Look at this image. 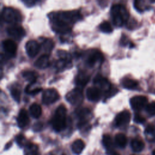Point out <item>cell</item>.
Wrapping results in <instances>:
<instances>
[{"instance_id":"836d02e7","label":"cell","mask_w":155,"mask_h":155,"mask_svg":"<svg viewBox=\"0 0 155 155\" xmlns=\"http://www.w3.org/2000/svg\"><path fill=\"white\" fill-rule=\"evenodd\" d=\"M134 121L137 124H143L145 122V119L140 114L136 113L134 116Z\"/></svg>"},{"instance_id":"52a82bcc","label":"cell","mask_w":155,"mask_h":155,"mask_svg":"<svg viewBox=\"0 0 155 155\" xmlns=\"http://www.w3.org/2000/svg\"><path fill=\"white\" fill-rule=\"evenodd\" d=\"M59 94L54 88H50L45 89L42 93V102L45 105H48L55 102L59 98Z\"/></svg>"},{"instance_id":"6da1fadb","label":"cell","mask_w":155,"mask_h":155,"mask_svg":"<svg viewBox=\"0 0 155 155\" xmlns=\"http://www.w3.org/2000/svg\"><path fill=\"white\" fill-rule=\"evenodd\" d=\"M48 16L53 30L62 34L70 31L72 25L81 18L78 10L53 12Z\"/></svg>"},{"instance_id":"5b68a950","label":"cell","mask_w":155,"mask_h":155,"mask_svg":"<svg viewBox=\"0 0 155 155\" xmlns=\"http://www.w3.org/2000/svg\"><path fill=\"white\" fill-rule=\"evenodd\" d=\"M65 99L71 105H79L81 104L84 100L82 89L79 87L73 89L66 94Z\"/></svg>"},{"instance_id":"f546056e","label":"cell","mask_w":155,"mask_h":155,"mask_svg":"<svg viewBox=\"0 0 155 155\" xmlns=\"http://www.w3.org/2000/svg\"><path fill=\"white\" fill-rule=\"evenodd\" d=\"M57 53L60 59H64V60H65L67 61L71 62V55L67 51H65L64 50H59L57 51Z\"/></svg>"},{"instance_id":"d6986e66","label":"cell","mask_w":155,"mask_h":155,"mask_svg":"<svg viewBox=\"0 0 155 155\" xmlns=\"http://www.w3.org/2000/svg\"><path fill=\"white\" fill-rule=\"evenodd\" d=\"M22 77L30 84L35 83L38 78L36 72L32 70H25L22 73Z\"/></svg>"},{"instance_id":"30bf717a","label":"cell","mask_w":155,"mask_h":155,"mask_svg":"<svg viewBox=\"0 0 155 155\" xmlns=\"http://www.w3.org/2000/svg\"><path fill=\"white\" fill-rule=\"evenodd\" d=\"M93 83L96 85V87L98 88L101 91H104L105 93L108 91L112 86L107 78L100 74H97L94 77Z\"/></svg>"},{"instance_id":"9c48e42d","label":"cell","mask_w":155,"mask_h":155,"mask_svg":"<svg viewBox=\"0 0 155 155\" xmlns=\"http://www.w3.org/2000/svg\"><path fill=\"white\" fill-rule=\"evenodd\" d=\"M7 34L16 40L21 39L25 35L24 28L19 25H13L7 28Z\"/></svg>"},{"instance_id":"d6a6232c","label":"cell","mask_w":155,"mask_h":155,"mask_svg":"<svg viewBox=\"0 0 155 155\" xmlns=\"http://www.w3.org/2000/svg\"><path fill=\"white\" fill-rule=\"evenodd\" d=\"M27 150H28L27 155H36L37 147L32 143H29L27 146Z\"/></svg>"},{"instance_id":"8d00e7d4","label":"cell","mask_w":155,"mask_h":155,"mask_svg":"<svg viewBox=\"0 0 155 155\" xmlns=\"http://www.w3.org/2000/svg\"><path fill=\"white\" fill-rule=\"evenodd\" d=\"M42 127V124L41 122H37L34 125H33V129L35 130H36V131H38L39 130L41 129Z\"/></svg>"},{"instance_id":"d590c367","label":"cell","mask_w":155,"mask_h":155,"mask_svg":"<svg viewBox=\"0 0 155 155\" xmlns=\"http://www.w3.org/2000/svg\"><path fill=\"white\" fill-rule=\"evenodd\" d=\"M16 141L19 145L22 146L25 142V137L22 134H18L16 137Z\"/></svg>"},{"instance_id":"4316f807","label":"cell","mask_w":155,"mask_h":155,"mask_svg":"<svg viewBox=\"0 0 155 155\" xmlns=\"http://www.w3.org/2000/svg\"><path fill=\"white\" fill-rule=\"evenodd\" d=\"M102 144L107 151L113 150V143L111 136L109 134H104L102 137Z\"/></svg>"},{"instance_id":"8fae6325","label":"cell","mask_w":155,"mask_h":155,"mask_svg":"<svg viewBox=\"0 0 155 155\" xmlns=\"http://www.w3.org/2000/svg\"><path fill=\"white\" fill-rule=\"evenodd\" d=\"M131 114L128 110L119 113L114 118V124L116 127H122L127 125L130 120Z\"/></svg>"},{"instance_id":"d4e9b609","label":"cell","mask_w":155,"mask_h":155,"mask_svg":"<svg viewBox=\"0 0 155 155\" xmlns=\"http://www.w3.org/2000/svg\"><path fill=\"white\" fill-rule=\"evenodd\" d=\"M42 47L46 53H50L54 46V41L50 38H45L42 42Z\"/></svg>"},{"instance_id":"e0dca14e","label":"cell","mask_w":155,"mask_h":155,"mask_svg":"<svg viewBox=\"0 0 155 155\" xmlns=\"http://www.w3.org/2000/svg\"><path fill=\"white\" fill-rule=\"evenodd\" d=\"M90 80V76L85 73L79 72L75 78L74 82L77 85V87L83 88L86 85Z\"/></svg>"},{"instance_id":"3957f363","label":"cell","mask_w":155,"mask_h":155,"mask_svg":"<svg viewBox=\"0 0 155 155\" xmlns=\"http://www.w3.org/2000/svg\"><path fill=\"white\" fill-rule=\"evenodd\" d=\"M111 16L113 24L117 27L122 26L129 18L127 8L119 4H113L111 7Z\"/></svg>"},{"instance_id":"ac0fdd59","label":"cell","mask_w":155,"mask_h":155,"mask_svg":"<svg viewBox=\"0 0 155 155\" xmlns=\"http://www.w3.org/2000/svg\"><path fill=\"white\" fill-rule=\"evenodd\" d=\"M34 65L38 68L44 69L49 65V58L47 54L40 56L34 62Z\"/></svg>"},{"instance_id":"2e32d148","label":"cell","mask_w":155,"mask_h":155,"mask_svg":"<svg viewBox=\"0 0 155 155\" xmlns=\"http://www.w3.org/2000/svg\"><path fill=\"white\" fill-rule=\"evenodd\" d=\"M16 121L18 127L20 128H24L28 125L30 119L25 109L21 108L16 118Z\"/></svg>"},{"instance_id":"5bb4252c","label":"cell","mask_w":155,"mask_h":155,"mask_svg":"<svg viewBox=\"0 0 155 155\" xmlns=\"http://www.w3.org/2000/svg\"><path fill=\"white\" fill-rule=\"evenodd\" d=\"M2 47L5 52L10 56H13L17 50V45L12 39H5L2 42Z\"/></svg>"},{"instance_id":"4dcf8cb0","label":"cell","mask_w":155,"mask_h":155,"mask_svg":"<svg viewBox=\"0 0 155 155\" xmlns=\"http://www.w3.org/2000/svg\"><path fill=\"white\" fill-rule=\"evenodd\" d=\"M145 110L150 116H155V102L148 104L145 107Z\"/></svg>"},{"instance_id":"7402d4cb","label":"cell","mask_w":155,"mask_h":155,"mask_svg":"<svg viewBox=\"0 0 155 155\" xmlns=\"http://www.w3.org/2000/svg\"><path fill=\"white\" fill-rule=\"evenodd\" d=\"M29 112L33 117L36 119L39 117L41 115L42 109L39 104L36 103H33L30 106Z\"/></svg>"},{"instance_id":"cb8c5ba5","label":"cell","mask_w":155,"mask_h":155,"mask_svg":"<svg viewBox=\"0 0 155 155\" xmlns=\"http://www.w3.org/2000/svg\"><path fill=\"white\" fill-rule=\"evenodd\" d=\"M115 142L120 148H124L127 143V138L126 136L122 133H117L114 137Z\"/></svg>"},{"instance_id":"44dd1931","label":"cell","mask_w":155,"mask_h":155,"mask_svg":"<svg viewBox=\"0 0 155 155\" xmlns=\"http://www.w3.org/2000/svg\"><path fill=\"white\" fill-rule=\"evenodd\" d=\"M122 86L127 89L134 90L136 89L139 85V83L137 81L132 79L130 78H124L122 80Z\"/></svg>"},{"instance_id":"277c9868","label":"cell","mask_w":155,"mask_h":155,"mask_svg":"<svg viewBox=\"0 0 155 155\" xmlns=\"http://www.w3.org/2000/svg\"><path fill=\"white\" fill-rule=\"evenodd\" d=\"M1 16L4 21L10 24H15L21 21V15L19 12L12 7H4Z\"/></svg>"},{"instance_id":"484cf974","label":"cell","mask_w":155,"mask_h":155,"mask_svg":"<svg viewBox=\"0 0 155 155\" xmlns=\"http://www.w3.org/2000/svg\"><path fill=\"white\" fill-rule=\"evenodd\" d=\"M10 94L13 99L17 102L20 101L21 97V89L19 86H16V85L12 86L10 88Z\"/></svg>"},{"instance_id":"8992f818","label":"cell","mask_w":155,"mask_h":155,"mask_svg":"<svg viewBox=\"0 0 155 155\" xmlns=\"http://www.w3.org/2000/svg\"><path fill=\"white\" fill-rule=\"evenodd\" d=\"M104 59V55L101 51L97 49L92 50L86 58V63L88 66L93 67L97 64H101Z\"/></svg>"},{"instance_id":"1f68e13d","label":"cell","mask_w":155,"mask_h":155,"mask_svg":"<svg viewBox=\"0 0 155 155\" xmlns=\"http://www.w3.org/2000/svg\"><path fill=\"white\" fill-rule=\"evenodd\" d=\"M145 133L151 137H155V127L151 124L148 125L145 130Z\"/></svg>"},{"instance_id":"83f0119b","label":"cell","mask_w":155,"mask_h":155,"mask_svg":"<svg viewBox=\"0 0 155 155\" xmlns=\"http://www.w3.org/2000/svg\"><path fill=\"white\" fill-rule=\"evenodd\" d=\"M99 29L104 33H110L113 31V28L108 21H104L101 22L99 26Z\"/></svg>"},{"instance_id":"7c38bea8","label":"cell","mask_w":155,"mask_h":155,"mask_svg":"<svg viewBox=\"0 0 155 155\" xmlns=\"http://www.w3.org/2000/svg\"><path fill=\"white\" fill-rule=\"evenodd\" d=\"M76 114L79 119V126L82 127L85 125L91 116V111L88 108H79L76 110Z\"/></svg>"},{"instance_id":"74e56055","label":"cell","mask_w":155,"mask_h":155,"mask_svg":"<svg viewBox=\"0 0 155 155\" xmlns=\"http://www.w3.org/2000/svg\"><path fill=\"white\" fill-rule=\"evenodd\" d=\"M107 153L108 155H120L117 152L115 151L114 150H111L107 151Z\"/></svg>"},{"instance_id":"f35d334b","label":"cell","mask_w":155,"mask_h":155,"mask_svg":"<svg viewBox=\"0 0 155 155\" xmlns=\"http://www.w3.org/2000/svg\"><path fill=\"white\" fill-rule=\"evenodd\" d=\"M152 154H153V155H155V150L153 151V153H152Z\"/></svg>"},{"instance_id":"ba28073f","label":"cell","mask_w":155,"mask_h":155,"mask_svg":"<svg viewBox=\"0 0 155 155\" xmlns=\"http://www.w3.org/2000/svg\"><path fill=\"white\" fill-rule=\"evenodd\" d=\"M130 103L132 109L139 111L146 107L148 104V99L146 96L142 95L135 96L130 99Z\"/></svg>"},{"instance_id":"7a4b0ae2","label":"cell","mask_w":155,"mask_h":155,"mask_svg":"<svg viewBox=\"0 0 155 155\" xmlns=\"http://www.w3.org/2000/svg\"><path fill=\"white\" fill-rule=\"evenodd\" d=\"M67 109L64 105H59L56 109L51 123L54 131L59 132L64 130L67 125Z\"/></svg>"},{"instance_id":"9a60e30c","label":"cell","mask_w":155,"mask_h":155,"mask_svg":"<svg viewBox=\"0 0 155 155\" xmlns=\"http://www.w3.org/2000/svg\"><path fill=\"white\" fill-rule=\"evenodd\" d=\"M101 92L102 91L96 87H89L87 89L86 96L89 101L96 102L101 99Z\"/></svg>"},{"instance_id":"603a6c76","label":"cell","mask_w":155,"mask_h":155,"mask_svg":"<svg viewBox=\"0 0 155 155\" xmlns=\"http://www.w3.org/2000/svg\"><path fill=\"white\" fill-rule=\"evenodd\" d=\"M131 147L133 151L140 152L143 150L145 144L142 140L139 139H134L131 142Z\"/></svg>"},{"instance_id":"ffe728a7","label":"cell","mask_w":155,"mask_h":155,"mask_svg":"<svg viewBox=\"0 0 155 155\" xmlns=\"http://www.w3.org/2000/svg\"><path fill=\"white\" fill-rule=\"evenodd\" d=\"M85 148V143L81 139H77L74 140L71 145L73 152L76 154H79L82 153Z\"/></svg>"},{"instance_id":"f1b7e54d","label":"cell","mask_w":155,"mask_h":155,"mask_svg":"<svg viewBox=\"0 0 155 155\" xmlns=\"http://www.w3.org/2000/svg\"><path fill=\"white\" fill-rule=\"evenodd\" d=\"M33 84H29L28 85H27L25 88V91L26 93L27 94H30L31 95H35L36 94H38V93H39L41 91H42V88L41 87H36V88L32 89L31 87H33Z\"/></svg>"},{"instance_id":"e575fe53","label":"cell","mask_w":155,"mask_h":155,"mask_svg":"<svg viewBox=\"0 0 155 155\" xmlns=\"http://www.w3.org/2000/svg\"><path fill=\"white\" fill-rule=\"evenodd\" d=\"M117 91H118V90L116 87H113L111 86V88L108 91H107L106 93H105V96L106 97L113 96V95H114L117 92Z\"/></svg>"},{"instance_id":"4fadbf2b","label":"cell","mask_w":155,"mask_h":155,"mask_svg":"<svg viewBox=\"0 0 155 155\" xmlns=\"http://www.w3.org/2000/svg\"><path fill=\"white\" fill-rule=\"evenodd\" d=\"M25 48L27 55L33 58L38 53L40 50V45L36 41L31 39L26 42Z\"/></svg>"}]
</instances>
